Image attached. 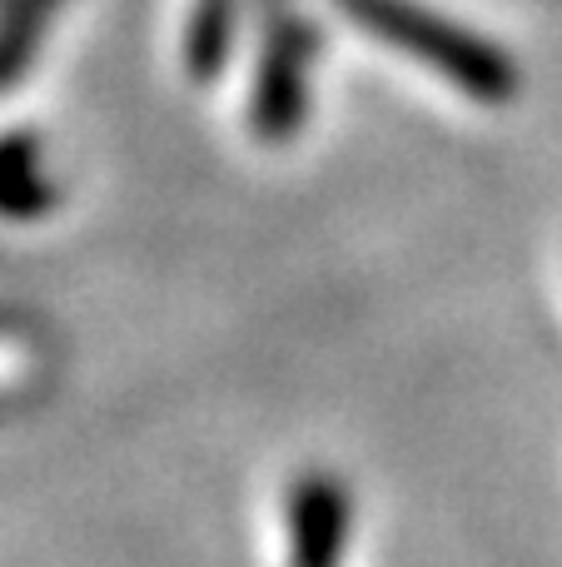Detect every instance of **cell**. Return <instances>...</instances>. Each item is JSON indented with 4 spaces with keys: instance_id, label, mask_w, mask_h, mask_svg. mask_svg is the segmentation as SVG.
Listing matches in <instances>:
<instances>
[{
    "instance_id": "obj_1",
    "label": "cell",
    "mask_w": 562,
    "mask_h": 567,
    "mask_svg": "<svg viewBox=\"0 0 562 567\" xmlns=\"http://www.w3.org/2000/svg\"><path fill=\"white\" fill-rule=\"evenodd\" d=\"M358 30H368L374 40L404 50L408 60L428 65L438 80L468 90L483 105L513 95V65L503 50H493L488 40H478L473 30L454 25V20L434 16L428 6L414 0H334Z\"/></svg>"
},
{
    "instance_id": "obj_2",
    "label": "cell",
    "mask_w": 562,
    "mask_h": 567,
    "mask_svg": "<svg viewBox=\"0 0 562 567\" xmlns=\"http://www.w3.org/2000/svg\"><path fill=\"white\" fill-rule=\"evenodd\" d=\"M309 70H314V35L304 25H279L264 40L254 95H249V120L259 140L284 145L309 120Z\"/></svg>"
},
{
    "instance_id": "obj_3",
    "label": "cell",
    "mask_w": 562,
    "mask_h": 567,
    "mask_svg": "<svg viewBox=\"0 0 562 567\" xmlns=\"http://www.w3.org/2000/svg\"><path fill=\"white\" fill-rule=\"evenodd\" d=\"M55 205V185L45 179L40 165V145L30 135L0 140V215L6 219H40Z\"/></svg>"
},
{
    "instance_id": "obj_4",
    "label": "cell",
    "mask_w": 562,
    "mask_h": 567,
    "mask_svg": "<svg viewBox=\"0 0 562 567\" xmlns=\"http://www.w3.org/2000/svg\"><path fill=\"white\" fill-rule=\"evenodd\" d=\"M55 6L60 0H6L0 6V85H10L35 60V45L45 40Z\"/></svg>"
},
{
    "instance_id": "obj_5",
    "label": "cell",
    "mask_w": 562,
    "mask_h": 567,
    "mask_svg": "<svg viewBox=\"0 0 562 567\" xmlns=\"http://www.w3.org/2000/svg\"><path fill=\"white\" fill-rule=\"evenodd\" d=\"M235 40V0H195V16L185 30V60L195 75H215Z\"/></svg>"
}]
</instances>
